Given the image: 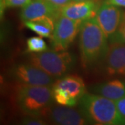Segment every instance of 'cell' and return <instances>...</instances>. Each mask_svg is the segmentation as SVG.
<instances>
[{"label":"cell","instance_id":"cell-1","mask_svg":"<svg viewBox=\"0 0 125 125\" xmlns=\"http://www.w3.org/2000/svg\"><path fill=\"white\" fill-rule=\"evenodd\" d=\"M108 40L95 17L81 22L79 48L83 67H92L104 61L108 48Z\"/></svg>","mask_w":125,"mask_h":125},{"label":"cell","instance_id":"cell-2","mask_svg":"<svg viewBox=\"0 0 125 125\" xmlns=\"http://www.w3.org/2000/svg\"><path fill=\"white\" fill-rule=\"evenodd\" d=\"M80 111L90 124L125 125V120L117 111L115 102L96 94L86 93L79 100Z\"/></svg>","mask_w":125,"mask_h":125},{"label":"cell","instance_id":"cell-3","mask_svg":"<svg viewBox=\"0 0 125 125\" xmlns=\"http://www.w3.org/2000/svg\"><path fill=\"white\" fill-rule=\"evenodd\" d=\"M15 99L19 108L27 115L45 116L54 100L53 88L20 83L16 88Z\"/></svg>","mask_w":125,"mask_h":125},{"label":"cell","instance_id":"cell-4","mask_svg":"<svg viewBox=\"0 0 125 125\" xmlns=\"http://www.w3.org/2000/svg\"><path fill=\"white\" fill-rule=\"evenodd\" d=\"M74 54L65 51H45L31 53L28 62L40 68L54 79L62 77L72 70L76 64Z\"/></svg>","mask_w":125,"mask_h":125},{"label":"cell","instance_id":"cell-5","mask_svg":"<svg viewBox=\"0 0 125 125\" xmlns=\"http://www.w3.org/2000/svg\"><path fill=\"white\" fill-rule=\"evenodd\" d=\"M82 22L60 15L55 21L52 45L55 51H65L75 39Z\"/></svg>","mask_w":125,"mask_h":125},{"label":"cell","instance_id":"cell-6","mask_svg":"<svg viewBox=\"0 0 125 125\" xmlns=\"http://www.w3.org/2000/svg\"><path fill=\"white\" fill-rule=\"evenodd\" d=\"M10 72L15 80L22 84L52 86L54 83V78L29 62L14 65Z\"/></svg>","mask_w":125,"mask_h":125},{"label":"cell","instance_id":"cell-7","mask_svg":"<svg viewBox=\"0 0 125 125\" xmlns=\"http://www.w3.org/2000/svg\"><path fill=\"white\" fill-rule=\"evenodd\" d=\"M50 120L56 125H84L89 124L88 120L82 113L70 106H51L45 113Z\"/></svg>","mask_w":125,"mask_h":125},{"label":"cell","instance_id":"cell-8","mask_svg":"<svg viewBox=\"0 0 125 125\" xmlns=\"http://www.w3.org/2000/svg\"><path fill=\"white\" fill-rule=\"evenodd\" d=\"M60 15L61 9L47 0H31L29 4L23 7L20 18L24 22L45 17L52 18L56 20Z\"/></svg>","mask_w":125,"mask_h":125},{"label":"cell","instance_id":"cell-9","mask_svg":"<svg viewBox=\"0 0 125 125\" xmlns=\"http://www.w3.org/2000/svg\"><path fill=\"white\" fill-rule=\"evenodd\" d=\"M122 11L117 6L104 3L99 6L95 18L107 38L116 31L120 22Z\"/></svg>","mask_w":125,"mask_h":125},{"label":"cell","instance_id":"cell-10","mask_svg":"<svg viewBox=\"0 0 125 125\" xmlns=\"http://www.w3.org/2000/svg\"><path fill=\"white\" fill-rule=\"evenodd\" d=\"M104 61L109 75L125 76V44L110 42Z\"/></svg>","mask_w":125,"mask_h":125},{"label":"cell","instance_id":"cell-11","mask_svg":"<svg viewBox=\"0 0 125 125\" xmlns=\"http://www.w3.org/2000/svg\"><path fill=\"white\" fill-rule=\"evenodd\" d=\"M98 7L93 0L85 1L70 2L61 9V15L67 18L83 22L85 20L94 18Z\"/></svg>","mask_w":125,"mask_h":125},{"label":"cell","instance_id":"cell-12","mask_svg":"<svg viewBox=\"0 0 125 125\" xmlns=\"http://www.w3.org/2000/svg\"><path fill=\"white\" fill-rule=\"evenodd\" d=\"M96 94L115 102L125 97V82L120 79H113L99 83L93 87Z\"/></svg>","mask_w":125,"mask_h":125},{"label":"cell","instance_id":"cell-13","mask_svg":"<svg viewBox=\"0 0 125 125\" xmlns=\"http://www.w3.org/2000/svg\"><path fill=\"white\" fill-rule=\"evenodd\" d=\"M52 88L65 90L72 97L78 101L85 93V87L83 81L76 75H67L56 81Z\"/></svg>","mask_w":125,"mask_h":125},{"label":"cell","instance_id":"cell-14","mask_svg":"<svg viewBox=\"0 0 125 125\" xmlns=\"http://www.w3.org/2000/svg\"><path fill=\"white\" fill-rule=\"evenodd\" d=\"M55 21L56 20L52 18L45 17L34 20L27 21L24 23L28 29L34 31L41 37L51 38L54 33Z\"/></svg>","mask_w":125,"mask_h":125},{"label":"cell","instance_id":"cell-15","mask_svg":"<svg viewBox=\"0 0 125 125\" xmlns=\"http://www.w3.org/2000/svg\"><path fill=\"white\" fill-rule=\"evenodd\" d=\"M53 90L54 100L59 105L74 107L77 104L78 100L72 97L67 90L58 88H53Z\"/></svg>","mask_w":125,"mask_h":125},{"label":"cell","instance_id":"cell-16","mask_svg":"<svg viewBox=\"0 0 125 125\" xmlns=\"http://www.w3.org/2000/svg\"><path fill=\"white\" fill-rule=\"evenodd\" d=\"M27 51L32 53L45 52L47 49V44L42 37H31L27 40Z\"/></svg>","mask_w":125,"mask_h":125},{"label":"cell","instance_id":"cell-17","mask_svg":"<svg viewBox=\"0 0 125 125\" xmlns=\"http://www.w3.org/2000/svg\"><path fill=\"white\" fill-rule=\"evenodd\" d=\"M110 42H120L125 44V11H122L120 22L116 31L108 38Z\"/></svg>","mask_w":125,"mask_h":125},{"label":"cell","instance_id":"cell-18","mask_svg":"<svg viewBox=\"0 0 125 125\" xmlns=\"http://www.w3.org/2000/svg\"><path fill=\"white\" fill-rule=\"evenodd\" d=\"M22 124L29 125H47V122L43 119L40 118V116L29 115L24 118Z\"/></svg>","mask_w":125,"mask_h":125},{"label":"cell","instance_id":"cell-19","mask_svg":"<svg viewBox=\"0 0 125 125\" xmlns=\"http://www.w3.org/2000/svg\"><path fill=\"white\" fill-rule=\"evenodd\" d=\"M6 7H24L31 1V0H1Z\"/></svg>","mask_w":125,"mask_h":125},{"label":"cell","instance_id":"cell-20","mask_svg":"<svg viewBox=\"0 0 125 125\" xmlns=\"http://www.w3.org/2000/svg\"><path fill=\"white\" fill-rule=\"evenodd\" d=\"M115 102L119 113L125 120V97L117 100Z\"/></svg>","mask_w":125,"mask_h":125},{"label":"cell","instance_id":"cell-21","mask_svg":"<svg viewBox=\"0 0 125 125\" xmlns=\"http://www.w3.org/2000/svg\"><path fill=\"white\" fill-rule=\"evenodd\" d=\"M47 1H49V3H51L52 5H54L56 8L61 9L63 6L72 2V0H47Z\"/></svg>","mask_w":125,"mask_h":125},{"label":"cell","instance_id":"cell-22","mask_svg":"<svg viewBox=\"0 0 125 125\" xmlns=\"http://www.w3.org/2000/svg\"><path fill=\"white\" fill-rule=\"evenodd\" d=\"M105 3L108 4L125 7V0H106Z\"/></svg>","mask_w":125,"mask_h":125},{"label":"cell","instance_id":"cell-23","mask_svg":"<svg viewBox=\"0 0 125 125\" xmlns=\"http://www.w3.org/2000/svg\"><path fill=\"white\" fill-rule=\"evenodd\" d=\"M74 1H90V0H72Z\"/></svg>","mask_w":125,"mask_h":125}]
</instances>
